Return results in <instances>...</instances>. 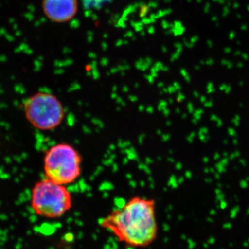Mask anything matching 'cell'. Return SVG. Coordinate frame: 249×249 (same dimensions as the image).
<instances>
[{
	"instance_id": "cell-2",
	"label": "cell",
	"mask_w": 249,
	"mask_h": 249,
	"mask_svg": "<svg viewBox=\"0 0 249 249\" xmlns=\"http://www.w3.org/2000/svg\"><path fill=\"white\" fill-rule=\"evenodd\" d=\"M30 204L36 215L58 219L71 209L73 199L66 186L45 178L31 188Z\"/></svg>"
},
{
	"instance_id": "cell-5",
	"label": "cell",
	"mask_w": 249,
	"mask_h": 249,
	"mask_svg": "<svg viewBox=\"0 0 249 249\" xmlns=\"http://www.w3.org/2000/svg\"><path fill=\"white\" fill-rule=\"evenodd\" d=\"M42 9L49 20L65 23L76 16L78 9V0H42Z\"/></svg>"
},
{
	"instance_id": "cell-4",
	"label": "cell",
	"mask_w": 249,
	"mask_h": 249,
	"mask_svg": "<svg viewBox=\"0 0 249 249\" xmlns=\"http://www.w3.org/2000/svg\"><path fill=\"white\" fill-rule=\"evenodd\" d=\"M23 111L29 124L42 132L56 129L65 117V107L60 100L47 91H38L26 98Z\"/></svg>"
},
{
	"instance_id": "cell-3",
	"label": "cell",
	"mask_w": 249,
	"mask_h": 249,
	"mask_svg": "<svg viewBox=\"0 0 249 249\" xmlns=\"http://www.w3.org/2000/svg\"><path fill=\"white\" fill-rule=\"evenodd\" d=\"M82 162L81 155L71 144H55L49 147L44 155L45 178L67 186L80 178Z\"/></svg>"
},
{
	"instance_id": "cell-1",
	"label": "cell",
	"mask_w": 249,
	"mask_h": 249,
	"mask_svg": "<svg viewBox=\"0 0 249 249\" xmlns=\"http://www.w3.org/2000/svg\"><path fill=\"white\" fill-rule=\"evenodd\" d=\"M99 224L124 245L145 248L152 245L158 235L155 201L134 196L100 219Z\"/></svg>"
}]
</instances>
